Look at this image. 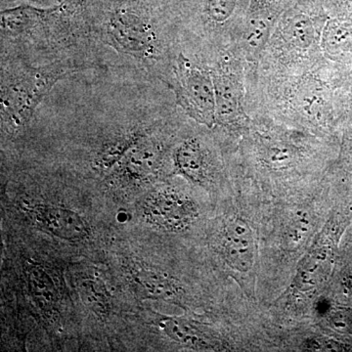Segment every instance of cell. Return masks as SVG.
I'll return each instance as SVG.
<instances>
[{
    "mask_svg": "<svg viewBox=\"0 0 352 352\" xmlns=\"http://www.w3.org/2000/svg\"><path fill=\"white\" fill-rule=\"evenodd\" d=\"M85 11L99 56L110 48L117 57L116 69L171 90L182 38L175 0H85Z\"/></svg>",
    "mask_w": 352,
    "mask_h": 352,
    "instance_id": "6da1fadb",
    "label": "cell"
},
{
    "mask_svg": "<svg viewBox=\"0 0 352 352\" xmlns=\"http://www.w3.org/2000/svg\"><path fill=\"white\" fill-rule=\"evenodd\" d=\"M1 55L34 64L76 61L103 68L90 34L85 0L57 6H18L1 11Z\"/></svg>",
    "mask_w": 352,
    "mask_h": 352,
    "instance_id": "7a4b0ae2",
    "label": "cell"
},
{
    "mask_svg": "<svg viewBox=\"0 0 352 352\" xmlns=\"http://www.w3.org/2000/svg\"><path fill=\"white\" fill-rule=\"evenodd\" d=\"M88 69L76 61L31 64L21 58L1 55V129L18 136L27 131L36 110L60 80Z\"/></svg>",
    "mask_w": 352,
    "mask_h": 352,
    "instance_id": "3957f363",
    "label": "cell"
},
{
    "mask_svg": "<svg viewBox=\"0 0 352 352\" xmlns=\"http://www.w3.org/2000/svg\"><path fill=\"white\" fill-rule=\"evenodd\" d=\"M182 32L205 50L230 48L237 43L250 0H175Z\"/></svg>",
    "mask_w": 352,
    "mask_h": 352,
    "instance_id": "277c9868",
    "label": "cell"
},
{
    "mask_svg": "<svg viewBox=\"0 0 352 352\" xmlns=\"http://www.w3.org/2000/svg\"><path fill=\"white\" fill-rule=\"evenodd\" d=\"M171 90L175 92L176 103L190 119L208 129L217 126L214 80L201 48L197 52L178 50Z\"/></svg>",
    "mask_w": 352,
    "mask_h": 352,
    "instance_id": "5b68a950",
    "label": "cell"
},
{
    "mask_svg": "<svg viewBox=\"0 0 352 352\" xmlns=\"http://www.w3.org/2000/svg\"><path fill=\"white\" fill-rule=\"evenodd\" d=\"M230 48L204 50L214 80L217 126H232L245 117L239 63Z\"/></svg>",
    "mask_w": 352,
    "mask_h": 352,
    "instance_id": "8992f818",
    "label": "cell"
},
{
    "mask_svg": "<svg viewBox=\"0 0 352 352\" xmlns=\"http://www.w3.org/2000/svg\"><path fill=\"white\" fill-rule=\"evenodd\" d=\"M140 214L146 223L162 230L178 232L189 228L199 217L193 199L175 187H155L141 203Z\"/></svg>",
    "mask_w": 352,
    "mask_h": 352,
    "instance_id": "52a82bcc",
    "label": "cell"
},
{
    "mask_svg": "<svg viewBox=\"0 0 352 352\" xmlns=\"http://www.w3.org/2000/svg\"><path fill=\"white\" fill-rule=\"evenodd\" d=\"M296 0H250L244 25L237 44L241 53L249 61L258 62L266 45L270 43L271 32Z\"/></svg>",
    "mask_w": 352,
    "mask_h": 352,
    "instance_id": "ba28073f",
    "label": "cell"
},
{
    "mask_svg": "<svg viewBox=\"0 0 352 352\" xmlns=\"http://www.w3.org/2000/svg\"><path fill=\"white\" fill-rule=\"evenodd\" d=\"M31 214L41 229L58 239L78 243L89 239L91 235L87 219L72 208L53 204H36L32 207Z\"/></svg>",
    "mask_w": 352,
    "mask_h": 352,
    "instance_id": "9c48e42d",
    "label": "cell"
},
{
    "mask_svg": "<svg viewBox=\"0 0 352 352\" xmlns=\"http://www.w3.org/2000/svg\"><path fill=\"white\" fill-rule=\"evenodd\" d=\"M171 164L176 173L196 184L207 185L214 178V157L200 136H189L178 142L171 152Z\"/></svg>",
    "mask_w": 352,
    "mask_h": 352,
    "instance_id": "30bf717a",
    "label": "cell"
},
{
    "mask_svg": "<svg viewBox=\"0 0 352 352\" xmlns=\"http://www.w3.org/2000/svg\"><path fill=\"white\" fill-rule=\"evenodd\" d=\"M220 248L233 270L248 272L256 261V240L249 224L241 219L227 222L220 236Z\"/></svg>",
    "mask_w": 352,
    "mask_h": 352,
    "instance_id": "8fae6325",
    "label": "cell"
},
{
    "mask_svg": "<svg viewBox=\"0 0 352 352\" xmlns=\"http://www.w3.org/2000/svg\"><path fill=\"white\" fill-rule=\"evenodd\" d=\"M131 279L138 291L145 298L153 300H170L179 291L170 275L155 268L136 266L132 268Z\"/></svg>",
    "mask_w": 352,
    "mask_h": 352,
    "instance_id": "7c38bea8",
    "label": "cell"
},
{
    "mask_svg": "<svg viewBox=\"0 0 352 352\" xmlns=\"http://www.w3.org/2000/svg\"><path fill=\"white\" fill-rule=\"evenodd\" d=\"M78 293L87 307L94 310L97 314H105L110 298L105 285L98 278L83 277L78 282Z\"/></svg>",
    "mask_w": 352,
    "mask_h": 352,
    "instance_id": "4fadbf2b",
    "label": "cell"
},
{
    "mask_svg": "<svg viewBox=\"0 0 352 352\" xmlns=\"http://www.w3.org/2000/svg\"><path fill=\"white\" fill-rule=\"evenodd\" d=\"M160 328L168 337L186 346H205L207 339L201 330L180 319L166 318L160 321Z\"/></svg>",
    "mask_w": 352,
    "mask_h": 352,
    "instance_id": "5bb4252c",
    "label": "cell"
},
{
    "mask_svg": "<svg viewBox=\"0 0 352 352\" xmlns=\"http://www.w3.org/2000/svg\"><path fill=\"white\" fill-rule=\"evenodd\" d=\"M30 288L41 305H50L54 302L55 292L48 275L38 266L29 270Z\"/></svg>",
    "mask_w": 352,
    "mask_h": 352,
    "instance_id": "9a60e30c",
    "label": "cell"
},
{
    "mask_svg": "<svg viewBox=\"0 0 352 352\" xmlns=\"http://www.w3.org/2000/svg\"><path fill=\"white\" fill-rule=\"evenodd\" d=\"M64 0H1V9L12 8L18 6H45L50 7L61 3Z\"/></svg>",
    "mask_w": 352,
    "mask_h": 352,
    "instance_id": "2e32d148",
    "label": "cell"
}]
</instances>
